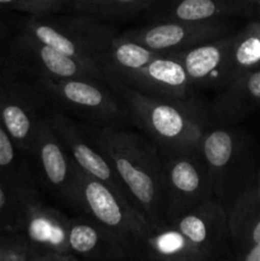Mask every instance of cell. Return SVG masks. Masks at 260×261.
I'll return each instance as SVG.
<instances>
[{
	"label": "cell",
	"mask_w": 260,
	"mask_h": 261,
	"mask_svg": "<svg viewBox=\"0 0 260 261\" xmlns=\"http://www.w3.org/2000/svg\"><path fill=\"white\" fill-rule=\"evenodd\" d=\"M81 126L112 166L133 205L153 226L166 223L163 161L157 145L124 126Z\"/></svg>",
	"instance_id": "cell-1"
},
{
	"label": "cell",
	"mask_w": 260,
	"mask_h": 261,
	"mask_svg": "<svg viewBox=\"0 0 260 261\" xmlns=\"http://www.w3.org/2000/svg\"><path fill=\"white\" fill-rule=\"evenodd\" d=\"M106 83L126 107L130 121L154 143L162 155L198 150L199 140L211 121L208 110L195 98L171 99L129 88L116 78Z\"/></svg>",
	"instance_id": "cell-2"
},
{
	"label": "cell",
	"mask_w": 260,
	"mask_h": 261,
	"mask_svg": "<svg viewBox=\"0 0 260 261\" xmlns=\"http://www.w3.org/2000/svg\"><path fill=\"white\" fill-rule=\"evenodd\" d=\"M76 213L86 214L120 240L132 260L140 261L145 237L152 224L132 201L76 166L74 180Z\"/></svg>",
	"instance_id": "cell-3"
},
{
	"label": "cell",
	"mask_w": 260,
	"mask_h": 261,
	"mask_svg": "<svg viewBox=\"0 0 260 261\" xmlns=\"http://www.w3.org/2000/svg\"><path fill=\"white\" fill-rule=\"evenodd\" d=\"M17 75L38 92L51 107H61L65 110L63 112L84 120L86 124L124 126L130 122L126 107L106 82Z\"/></svg>",
	"instance_id": "cell-4"
},
{
	"label": "cell",
	"mask_w": 260,
	"mask_h": 261,
	"mask_svg": "<svg viewBox=\"0 0 260 261\" xmlns=\"http://www.w3.org/2000/svg\"><path fill=\"white\" fill-rule=\"evenodd\" d=\"M20 32L98 69L99 60L117 37L111 27L89 17H31Z\"/></svg>",
	"instance_id": "cell-5"
},
{
	"label": "cell",
	"mask_w": 260,
	"mask_h": 261,
	"mask_svg": "<svg viewBox=\"0 0 260 261\" xmlns=\"http://www.w3.org/2000/svg\"><path fill=\"white\" fill-rule=\"evenodd\" d=\"M198 152L208 171L213 199L228 214L237 198L251 184L246 176V142L237 130L229 127L205 129Z\"/></svg>",
	"instance_id": "cell-6"
},
{
	"label": "cell",
	"mask_w": 260,
	"mask_h": 261,
	"mask_svg": "<svg viewBox=\"0 0 260 261\" xmlns=\"http://www.w3.org/2000/svg\"><path fill=\"white\" fill-rule=\"evenodd\" d=\"M45 98L12 71H0V124L20 152L30 155L41 117L50 109Z\"/></svg>",
	"instance_id": "cell-7"
},
{
	"label": "cell",
	"mask_w": 260,
	"mask_h": 261,
	"mask_svg": "<svg viewBox=\"0 0 260 261\" xmlns=\"http://www.w3.org/2000/svg\"><path fill=\"white\" fill-rule=\"evenodd\" d=\"M166 222L213 199L208 171L199 152L162 155Z\"/></svg>",
	"instance_id": "cell-8"
},
{
	"label": "cell",
	"mask_w": 260,
	"mask_h": 261,
	"mask_svg": "<svg viewBox=\"0 0 260 261\" xmlns=\"http://www.w3.org/2000/svg\"><path fill=\"white\" fill-rule=\"evenodd\" d=\"M5 69L28 76L106 82L101 69L81 63L23 32L18 33L10 42L9 60Z\"/></svg>",
	"instance_id": "cell-9"
},
{
	"label": "cell",
	"mask_w": 260,
	"mask_h": 261,
	"mask_svg": "<svg viewBox=\"0 0 260 261\" xmlns=\"http://www.w3.org/2000/svg\"><path fill=\"white\" fill-rule=\"evenodd\" d=\"M233 33L229 19L161 20L155 24L122 33V37L160 54L183 53Z\"/></svg>",
	"instance_id": "cell-10"
},
{
	"label": "cell",
	"mask_w": 260,
	"mask_h": 261,
	"mask_svg": "<svg viewBox=\"0 0 260 261\" xmlns=\"http://www.w3.org/2000/svg\"><path fill=\"white\" fill-rule=\"evenodd\" d=\"M191 242L203 261H236L228 214L214 199L171 221Z\"/></svg>",
	"instance_id": "cell-11"
},
{
	"label": "cell",
	"mask_w": 260,
	"mask_h": 261,
	"mask_svg": "<svg viewBox=\"0 0 260 261\" xmlns=\"http://www.w3.org/2000/svg\"><path fill=\"white\" fill-rule=\"evenodd\" d=\"M28 158L33 161L41 184L69 208L75 209L74 180L76 165L46 119L41 117Z\"/></svg>",
	"instance_id": "cell-12"
},
{
	"label": "cell",
	"mask_w": 260,
	"mask_h": 261,
	"mask_svg": "<svg viewBox=\"0 0 260 261\" xmlns=\"http://www.w3.org/2000/svg\"><path fill=\"white\" fill-rule=\"evenodd\" d=\"M70 217L45 203L35 186L24 191V209L18 233L22 234L33 252L70 254L68 247Z\"/></svg>",
	"instance_id": "cell-13"
},
{
	"label": "cell",
	"mask_w": 260,
	"mask_h": 261,
	"mask_svg": "<svg viewBox=\"0 0 260 261\" xmlns=\"http://www.w3.org/2000/svg\"><path fill=\"white\" fill-rule=\"evenodd\" d=\"M46 119L50 122L56 134L59 135L63 144L65 145L66 150L71 155L75 165L83 172L102 181L110 188L114 189L115 191L122 194L129 199L124 185L117 177L112 166L105 158V155L94 147L93 143L89 140L84 130L82 129L81 124L75 122L65 112L60 111L55 107H50L47 110Z\"/></svg>",
	"instance_id": "cell-14"
},
{
	"label": "cell",
	"mask_w": 260,
	"mask_h": 261,
	"mask_svg": "<svg viewBox=\"0 0 260 261\" xmlns=\"http://www.w3.org/2000/svg\"><path fill=\"white\" fill-rule=\"evenodd\" d=\"M116 78L129 88L150 96L171 99H190L194 97V87L185 69L172 54H158L143 68Z\"/></svg>",
	"instance_id": "cell-15"
},
{
	"label": "cell",
	"mask_w": 260,
	"mask_h": 261,
	"mask_svg": "<svg viewBox=\"0 0 260 261\" xmlns=\"http://www.w3.org/2000/svg\"><path fill=\"white\" fill-rule=\"evenodd\" d=\"M69 252L83 261H127L129 251L117 237L86 214L70 217Z\"/></svg>",
	"instance_id": "cell-16"
},
{
	"label": "cell",
	"mask_w": 260,
	"mask_h": 261,
	"mask_svg": "<svg viewBox=\"0 0 260 261\" xmlns=\"http://www.w3.org/2000/svg\"><path fill=\"white\" fill-rule=\"evenodd\" d=\"M260 109V68L247 71L221 89L208 110L213 124H236Z\"/></svg>",
	"instance_id": "cell-17"
},
{
	"label": "cell",
	"mask_w": 260,
	"mask_h": 261,
	"mask_svg": "<svg viewBox=\"0 0 260 261\" xmlns=\"http://www.w3.org/2000/svg\"><path fill=\"white\" fill-rule=\"evenodd\" d=\"M233 33L190 50L172 54L184 66L194 89H221L222 75L233 41Z\"/></svg>",
	"instance_id": "cell-18"
},
{
	"label": "cell",
	"mask_w": 260,
	"mask_h": 261,
	"mask_svg": "<svg viewBox=\"0 0 260 261\" xmlns=\"http://www.w3.org/2000/svg\"><path fill=\"white\" fill-rule=\"evenodd\" d=\"M236 261L260 245V190L256 184H250L237 198L228 213Z\"/></svg>",
	"instance_id": "cell-19"
},
{
	"label": "cell",
	"mask_w": 260,
	"mask_h": 261,
	"mask_svg": "<svg viewBox=\"0 0 260 261\" xmlns=\"http://www.w3.org/2000/svg\"><path fill=\"white\" fill-rule=\"evenodd\" d=\"M140 261H203L191 242L171 222L150 226Z\"/></svg>",
	"instance_id": "cell-20"
},
{
	"label": "cell",
	"mask_w": 260,
	"mask_h": 261,
	"mask_svg": "<svg viewBox=\"0 0 260 261\" xmlns=\"http://www.w3.org/2000/svg\"><path fill=\"white\" fill-rule=\"evenodd\" d=\"M256 5L244 0H177L161 15V20L229 19L250 13Z\"/></svg>",
	"instance_id": "cell-21"
},
{
	"label": "cell",
	"mask_w": 260,
	"mask_h": 261,
	"mask_svg": "<svg viewBox=\"0 0 260 261\" xmlns=\"http://www.w3.org/2000/svg\"><path fill=\"white\" fill-rule=\"evenodd\" d=\"M256 68H260L259 20H254L233 33V41L222 75L221 89Z\"/></svg>",
	"instance_id": "cell-22"
},
{
	"label": "cell",
	"mask_w": 260,
	"mask_h": 261,
	"mask_svg": "<svg viewBox=\"0 0 260 261\" xmlns=\"http://www.w3.org/2000/svg\"><path fill=\"white\" fill-rule=\"evenodd\" d=\"M0 176L19 186H35L28 157L15 145L0 124Z\"/></svg>",
	"instance_id": "cell-23"
},
{
	"label": "cell",
	"mask_w": 260,
	"mask_h": 261,
	"mask_svg": "<svg viewBox=\"0 0 260 261\" xmlns=\"http://www.w3.org/2000/svg\"><path fill=\"white\" fill-rule=\"evenodd\" d=\"M27 188L31 186L15 185L0 176V234L19 232Z\"/></svg>",
	"instance_id": "cell-24"
},
{
	"label": "cell",
	"mask_w": 260,
	"mask_h": 261,
	"mask_svg": "<svg viewBox=\"0 0 260 261\" xmlns=\"http://www.w3.org/2000/svg\"><path fill=\"white\" fill-rule=\"evenodd\" d=\"M152 3L153 0H75L78 9L105 17L132 14Z\"/></svg>",
	"instance_id": "cell-25"
},
{
	"label": "cell",
	"mask_w": 260,
	"mask_h": 261,
	"mask_svg": "<svg viewBox=\"0 0 260 261\" xmlns=\"http://www.w3.org/2000/svg\"><path fill=\"white\" fill-rule=\"evenodd\" d=\"M32 250L20 233L0 234V261H31Z\"/></svg>",
	"instance_id": "cell-26"
},
{
	"label": "cell",
	"mask_w": 260,
	"mask_h": 261,
	"mask_svg": "<svg viewBox=\"0 0 260 261\" xmlns=\"http://www.w3.org/2000/svg\"><path fill=\"white\" fill-rule=\"evenodd\" d=\"M71 0H18L12 9L30 14L31 17H46L63 9Z\"/></svg>",
	"instance_id": "cell-27"
},
{
	"label": "cell",
	"mask_w": 260,
	"mask_h": 261,
	"mask_svg": "<svg viewBox=\"0 0 260 261\" xmlns=\"http://www.w3.org/2000/svg\"><path fill=\"white\" fill-rule=\"evenodd\" d=\"M31 261H75V256L70 254H45L40 255L32 251Z\"/></svg>",
	"instance_id": "cell-28"
},
{
	"label": "cell",
	"mask_w": 260,
	"mask_h": 261,
	"mask_svg": "<svg viewBox=\"0 0 260 261\" xmlns=\"http://www.w3.org/2000/svg\"><path fill=\"white\" fill-rule=\"evenodd\" d=\"M241 261H260V245L250 250Z\"/></svg>",
	"instance_id": "cell-29"
},
{
	"label": "cell",
	"mask_w": 260,
	"mask_h": 261,
	"mask_svg": "<svg viewBox=\"0 0 260 261\" xmlns=\"http://www.w3.org/2000/svg\"><path fill=\"white\" fill-rule=\"evenodd\" d=\"M5 35H7V30H5V25L4 23H3V20L0 19V42L4 40Z\"/></svg>",
	"instance_id": "cell-30"
},
{
	"label": "cell",
	"mask_w": 260,
	"mask_h": 261,
	"mask_svg": "<svg viewBox=\"0 0 260 261\" xmlns=\"http://www.w3.org/2000/svg\"><path fill=\"white\" fill-rule=\"evenodd\" d=\"M18 0H0V7H12Z\"/></svg>",
	"instance_id": "cell-31"
},
{
	"label": "cell",
	"mask_w": 260,
	"mask_h": 261,
	"mask_svg": "<svg viewBox=\"0 0 260 261\" xmlns=\"http://www.w3.org/2000/svg\"><path fill=\"white\" fill-rule=\"evenodd\" d=\"M244 2H249V3H252V4H255V5L260 4V0H244Z\"/></svg>",
	"instance_id": "cell-32"
},
{
	"label": "cell",
	"mask_w": 260,
	"mask_h": 261,
	"mask_svg": "<svg viewBox=\"0 0 260 261\" xmlns=\"http://www.w3.org/2000/svg\"><path fill=\"white\" fill-rule=\"evenodd\" d=\"M256 186H257V189H259V190H260V170H259V176H257V184H256Z\"/></svg>",
	"instance_id": "cell-33"
},
{
	"label": "cell",
	"mask_w": 260,
	"mask_h": 261,
	"mask_svg": "<svg viewBox=\"0 0 260 261\" xmlns=\"http://www.w3.org/2000/svg\"><path fill=\"white\" fill-rule=\"evenodd\" d=\"M256 9H257V13H259V19H257V20L260 22V4L256 5Z\"/></svg>",
	"instance_id": "cell-34"
},
{
	"label": "cell",
	"mask_w": 260,
	"mask_h": 261,
	"mask_svg": "<svg viewBox=\"0 0 260 261\" xmlns=\"http://www.w3.org/2000/svg\"><path fill=\"white\" fill-rule=\"evenodd\" d=\"M75 261H83V260H81V259H78V257H75Z\"/></svg>",
	"instance_id": "cell-35"
}]
</instances>
